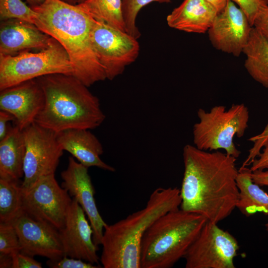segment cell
I'll list each match as a JSON object with an SVG mask.
<instances>
[{
    "label": "cell",
    "instance_id": "7c38bea8",
    "mask_svg": "<svg viewBox=\"0 0 268 268\" xmlns=\"http://www.w3.org/2000/svg\"><path fill=\"white\" fill-rule=\"evenodd\" d=\"M18 235L20 252L58 260L65 256L59 230L22 210L10 222Z\"/></svg>",
    "mask_w": 268,
    "mask_h": 268
},
{
    "label": "cell",
    "instance_id": "ac0fdd59",
    "mask_svg": "<svg viewBox=\"0 0 268 268\" xmlns=\"http://www.w3.org/2000/svg\"><path fill=\"white\" fill-rule=\"evenodd\" d=\"M89 130H64L57 133V139L64 150L68 151L85 167L95 166L110 172L115 171L114 167L101 159L100 156L103 153V146Z\"/></svg>",
    "mask_w": 268,
    "mask_h": 268
},
{
    "label": "cell",
    "instance_id": "e0dca14e",
    "mask_svg": "<svg viewBox=\"0 0 268 268\" xmlns=\"http://www.w3.org/2000/svg\"><path fill=\"white\" fill-rule=\"evenodd\" d=\"M52 39L53 37L29 22L17 19L1 21V54L14 55L32 49L42 50L47 48Z\"/></svg>",
    "mask_w": 268,
    "mask_h": 268
},
{
    "label": "cell",
    "instance_id": "ffe728a7",
    "mask_svg": "<svg viewBox=\"0 0 268 268\" xmlns=\"http://www.w3.org/2000/svg\"><path fill=\"white\" fill-rule=\"evenodd\" d=\"M25 144L23 130L10 127L0 140V178L19 182L23 177Z\"/></svg>",
    "mask_w": 268,
    "mask_h": 268
},
{
    "label": "cell",
    "instance_id": "83f0119b",
    "mask_svg": "<svg viewBox=\"0 0 268 268\" xmlns=\"http://www.w3.org/2000/svg\"><path fill=\"white\" fill-rule=\"evenodd\" d=\"M249 140L253 142V145L249 150L248 155L242 167L251 165L253 161L260 155L262 149L268 145V123L261 133L250 137Z\"/></svg>",
    "mask_w": 268,
    "mask_h": 268
},
{
    "label": "cell",
    "instance_id": "2e32d148",
    "mask_svg": "<svg viewBox=\"0 0 268 268\" xmlns=\"http://www.w3.org/2000/svg\"><path fill=\"white\" fill-rule=\"evenodd\" d=\"M0 91V110L13 115L22 130L35 122L44 105V91L37 78Z\"/></svg>",
    "mask_w": 268,
    "mask_h": 268
},
{
    "label": "cell",
    "instance_id": "cb8c5ba5",
    "mask_svg": "<svg viewBox=\"0 0 268 268\" xmlns=\"http://www.w3.org/2000/svg\"><path fill=\"white\" fill-rule=\"evenodd\" d=\"M21 210V185L0 178V222H10Z\"/></svg>",
    "mask_w": 268,
    "mask_h": 268
},
{
    "label": "cell",
    "instance_id": "30bf717a",
    "mask_svg": "<svg viewBox=\"0 0 268 268\" xmlns=\"http://www.w3.org/2000/svg\"><path fill=\"white\" fill-rule=\"evenodd\" d=\"M70 197L59 185L55 174L49 175L27 189L21 187L22 210L59 230L64 226Z\"/></svg>",
    "mask_w": 268,
    "mask_h": 268
},
{
    "label": "cell",
    "instance_id": "f546056e",
    "mask_svg": "<svg viewBox=\"0 0 268 268\" xmlns=\"http://www.w3.org/2000/svg\"><path fill=\"white\" fill-rule=\"evenodd\" d=\"M47 265L52 268H98L99 266L80 259L64 256L58 260H48Z\"/></svg>",
    "mask_w": 268,
    "mask_h": 268
},
{
    "label": "cell",
    "instance_id": "7a4b0ae2",
    "mask_svg": "<svg viewBox=\"0 0 268 268\" xmlns=\"http://www.w3.org/2000/svg\"><path fill=\"white\" fill-rule=\"evenodd\" d=\"M31 7L38 14L35 25L66 50L73 76L87 87L107 79L92 44L93 18L76 5L61 0H45L42 4Z\"/></svg>",
    "mask_w": 268,
    "mask_h": 268
},
{
    "label": "cell",
    "instance_id": "4dcf8cb0",
    "mask_svg": "<svg viewBox=\"0 0 268 268\" xmlns=\"http://www.w3.org/2000/svg\"><path fill=\"white\" fill-rule=\"evenodd\" d=\"M12 258V268H41V263L32 257L20 252L11 254Z\"/></svg>",
    "mask_w": 268,
    "mask_h": 268
},
{
    "label": "cell",
    "instance_id": "8992f818",
    "mask_svg": "<svg viewBox=\"0 0 268 268\" xmlns=\"http://www.w3.org/2000/svg\"><path fill=\"white\" fill-rule=\"evenodd\" d=\"M199 121L193 126L194 145L212 151L223 149L237 158L241 152L234 142L235 136L242 137L248 127L249 112L243 103L233 104L227 109L223 105L213 106L209 111L200 108Z\"/></svg>",
    "mask_w": 268,
    "mask_h": 268
},
{
    "label": "cell",
    "instance_id": "d6a6232c",
    "mask_svg": "<svg viewBox=\"0 0 268 268\" xmlns=\"http://www.w3.org/2000/svg\"><path fill=\"white\" fill-rule=\"evenodd\" d=\"M251 165L250 169L252 172L268 169V145L264 147L263 151L261 152Z\"/></svg>",
    "mask_w": 268,
    "mask_h": 268
},
{
    "label": "cell",
    "instance_id": "277c9868",
    "mask_svg": "<svg viewBox=\"0 0 268 268\" xmlns=\"http://www.w3.org/2000/svg\"><path fill=\"white\" fill-rule=\"evenodd\" d=\"M180 190L159 188L150 195L145 207L105 227L100 258L104 268H140L143 236L161 215L179 208Z\"/></svg>",
    "mask_w": 268,
    "mask_h": 268
},
{
    "label": "cell",
    "instance_id": "60d3db41",
    "mask_svg": "<svg viewBox=\"0 0 268 268\" xmlns=\"http://www.w3.org/2000/svg\"><path fill=\"white\" fill-rule=\"evenodd\" d=\"M84 0H78V3H81V2H83Z\"/></svg>",
    "mask_w": 268,
    "mask_h": 268
},
{
    "label": "cell",
    "instance_id": "6da1fadb",
    "mask_svg": "<svg viewBox=\"0 0 268 268\" xmlns=\"http://www.w3.org/2000/svg\"><path fill=\"white\" fill-rule=\"evenodd\" d=\"M183 156L180 209L203 215L216 223L227 218L239 200L237 158L191 144L184 146Z\"/></svg>",
    "mask_w": 268,
    "mask_h": 268
},
{
    "label": "cell",
    "instance_id": "484cf974",
    "mask_svg": "<svg viewBox=\"0 0 268 268\" xmlns=\"http://www.w3.org/2000/svg\"><path fill=\"white\" fill-rule=\"evenodd\" d=\"M171 0H122V9L126 32L135 38L140 33L136 26L135 20L139 10L144 6L154 1L167 2Z\"/></svg>",
    "mask_w": 268,
    "mask_h": 268
},
{
    "label": "cell",
    "instance_id": "1f68e13d",
    "mask_svg": "<svg viewBox=\"0 0 268 268\" xmlns=\"http://www.w3.org/2000/svg\"><path fill=\"white\" fill-rule=\"evenodd\" d=\"M253 27L268 43V5L264 7L256 16Z\"/></svg>",
    "mask_w": 268,
    "mask_h": 268
},
{
    "label": "cell",
    "instance_id": "d6986e66",
    "mask_svg": "<svg viewBox=\"0 0 268 268\" xmlns=\"http://www.w3.org/2000/svg\"><path fill=\"white\" fill-rule=\"evenodd\" d=\"M218 13L206 0H184L167 16L172 28L189 33L207 32Z\"/></svg>",
    "mask_w": 268,
    "mask_h": 268
},
{
    "label": "cell",
    "instance_id": "4316f807",
    "mask_svg": "<svg viewBox=\"0 0 268 268\" xmlns=\"http://www.w3.org/2000/svg\"><path fill=\"white\" fill-rule=\"evenodd\" d=\"M17 232L10 222H0V253L12 254L20 252Z\"/></svg>",
    "mask_w": 268,
    "mask_h": 268
},
{
    "label": "cell",
    "instance_id": "52a82bcc",
    "mask_svg": "<svg viewBox=\"0 0 268 268\" xmlns=\"http://www.w3.org/2000/svg\"><path fill=\"white\" fill-rule=\"evenodd\" d=\"M73 75L69 56L53 38L50 45L37 52L30 50L14 55L0 54V90L51 74Z\"/></svg>",
    "mask_w": 268,
    "mask_h": 268
},
{
    "label": "cell",
    "instance_id": "f1b7e54d",
    "mask_svg": "<svg viewBox=\"0 0 268 268\" xmlns=\"http://www.w3.org/2000/svg\"><path fill=\"white\" fill-rule=\"evenodd\" d=\"M245 13L250 24L253 25L254 20L260 10L268 5V0H231Z\"/></svg>",
    "mask_w": 268,
    "mask_h": 268
},
{
    "label": "cell",
    "instance_id": "5b68a950",
    "mask_svg": "<svg viewBox=\"0 0 268 268\" xmlns=\"http://www.w3.org/2000/svg\"><path fill=\"white\" fill-rule=\"evenodd\" d=\"M207 221L203 215L179 208L160 216L144 233L140 268H170L184 258Z\"/></svg>",
    "mask_w": 268,
    "mask_h": 268
},
{
    "label": "cell",
    "instance_id": "9a60e30c",
    "mask_svg": "<svg viewBox=\"0 0 268 268\" xmlns=\"http://www.w3.org/2000/svg\"><path fill=\"white\" fill-rule=\"evenodd\" d=\"M83 209L72 198L64 226L59 230L65 256L99 264L98 247L93 240V231Z\"/></svg>",
    "mask_w": 268,
    "mask_h": 268
},
{
    "label": "cell",
    "instance_id": "f35d334b",
    "mask_svg": "<svg viewBox=\"0 0 268 268\" xmlns=\"http://www.w3.org/2000/svg\"><path fill=\"white\" fill-rule=\"evenodd\" d=\"M64 2L72 5H76L78 3V0H61Z\"/></svg>",
    "mask_w": 268,
    "mask_h": 268
},
{
    "label": "cell",
    "instance_id": "44dd1931",
    "mask_svg": "<svg viewBox=\"0 0 268 268\" xmlns=\"http://www.w3.org/2000/svg\"><path fill=\"white\" fill-rule=\"evenodd\" d=\"M251 173L247 166L239 169L237 183L239 196L236 208L246 216L257 212L268 215V194L253 181Z\"/></svg>",
    "mask_w": 268,
    "mask_h": 268
},
{
    "label": "cell",
    "instance_id": "8d00e7d4",
    "mask_svg": "<svg viewBox=\"0 0 268 268\" xmlns=\"http://www.w3.org/2000/svg\"><path fill=\"white\" fill-rule=\"evenodd\" d=\"M211 4L217 11H221L226 6L229 0H206Z\"/></svg>",
    "mask_w": 268,
    "mask_h": 268
},
{
    "label": "cell",
    "instance_id": "d590c367",
    "mask_svg": "<svg viewBox=\"0 0 268 268\" xmlns=\"http://www.w3.org/2000/svg\"><path fill=\"white\" fill-rule=\"evenodd\" d=\"M12 255L0 253V268H12Z\"/></svg>",
    "mask_w": 268,
    "mask_h": 268
},
{
    "label": "cell",
    "instance_id": "d4e9b609",
    "mask_svg": "<svg viewBox=\"0 0 268 268\" xmlns=\"http://www.w3.org/2000/svg\"><path fill=\"white\" fill-rule=\"evenodd\" d=\"M37 13L21 0H0V19H17L35 24Z\"/></svg>",
    "mask_w": 268,
    "mask_h": 268
},
{
    "label": "cell",
    "instance_id": "4fadbf2b",
    "mask_svg": "<svg viewBox=\"0 0 268 268\" xmlns=\"http://www.w3.org/2000/svg\"><path fill=\"white\" fill-rule=\"evenodd\" d=\"M253 26L245 13L231 0L215 17L207 31L217 50L238 57L247 45Z\"/></svg>",
    "mask_w": 268,
    "mask_h": 268
},
{
    "label": "cell",
    "instance_id": "74e56055",
    "mask_svg": "<svg viewBox=\"0 0 268 268\" xmlns=\"http://www.w3.org/2000/svg\"><path fill=\"white\" fill-rule=\"evenodd\" d=\"M45 0H26L30 7L39 6L44 3Z\"/></svg>",
    "mask_w": 268,
    "mask_h": 268
},
{
    "label": "cell",
    "instance_id": "603a6c76",
    "mask_svg": "<svg viewBox=\"0 0 268 268\" xmlns=\"http://www.w3.org/2000/svg\"><path fill=\"white\" fill-rule=\"evenodd\" d=\"M76 5L95 20L127 32L122 0H85Z\"/></svg>",
    "mask_w": 268,
    "mask_h": 268
},
{
    "label": "cell",
    "instance_id": "ba28073f",
    "mask_svg": "<svg viewBox=\"0 0 268 268\" xmlns=\"http://www.w3.org/2000/svg\"><path fill=\"white\" fill-rule=\"evenodd\" d=\"M239 249L233 236L207 220L184 257L185 268H235Z\"/></svg>",
    "mask_w": 268,
    "mask_h": 268
},
{
    "label": "cell",
    "instance_id": "5bb4252c",
    "mask_svg": "<svg viewBox=\"0 0 268 268\" xmlns=\"http://www.w3.org/2000/svg\"><path fill=\"white\" fill-rule=\"evenodd\" d=\"M61 186L74 199L87 215L93 231V240L97 247L101 245L107 224L101 216L94 199L95 191L88 168L68 157L67 169L61 174Z\"/></svg>",
    "mask_w": 268,
    "mask_h": 268
},
{
    "label": "cell",
    "instance_id": "9c48e42d",
    "mask_svg": "<svg viewBox=\"0 0 268 268\" xmlns=\"http://www.w3.org/2000/svg\"><path fill=\"white\" fill-rule=\"evenodd\" d=\"M23 131L25 153L21 186L27 189L41 178L55 174L64 150L58 141L57 133L35 122Z\"/></svg>",
    "mask_w": 268,
    "mask_h": 268
},
{
    "label": "cell",
    "instance_id": "3957f363",
    "mask_svg": "<svg viewBox=\"0 0 268 268\" xmlns=\"http://www.w3.org/2000/svg\"><path fill=\"white\" fill-rule=\"evenodd\" d=\"M45 103L35 122L56 133L71 129L91 130L105 119L98 98L72 75L51 74L37 78Z\"/></svg>",
    "mask_w": 268,
    "mask_h": 268
},
{
    "label": "cell",
    "instance_id": "8fae6325",
    "mask_svg": "<svg viewBox=\"0 0 268 268\" xmlns=\"http://www.w3.org/2000/svg\"><path fill=\"white\" fill-rule=\"evenodd\" d=\"M91 40L98 60L109 80L121 74L139 54L137 39L102 22L95 20Z\"/></svg>",
    "mask_w": 268,
    "mask_h": 268
},
{
    "label": "cell",
    "instance_id": "e575fe53",
    "mask_svg": "<svg viewBox=\"0 0 268 268\" xmlns=\"http://www.w3.org/2000/svg\"><path fill=\"white\" fill-rule=\"evenodd\" d=\"M253 181L260 186L268 187V169L252 172Z\"/></svg>",
    "mask_w": 268,
    "mask_h": 268
},
{
    "label": "cell",
    "instance_id": "7402d4cb",
    "mask_svg": "<svg viewBox=\"0 0 268 268\" xmlns=\"http://www.w3.org/2000/svg\"><path fill=\"white\" fill-rule=\"evenodd\" d=\"M243 53L246 56L244 67L248 73L268 88V43L253 27Z\"/></svg>",
    "mask_w": 268,
    "mask_h": 268
},
{
    "label": "cell",
    "instance_id": "ab89813d",
    "mask_svg": "<svg viewBox=\"0 0 268 268\" xmlns=\"http://www.w3.org/2000/svg\"><path fill=\"white\" fill-rule=\"evenodd\" d=\"M266 230L268 231V222L265 224Z\"/></svg>",
    "mask_w": 268,
    "mask_h": 268
},
{
    "label": "cell",
    "instance_id": "836d02e7",
    "mask_svg": "<svg viewBox=\"0 0 268 268\" xmlns=\"http://www.w3.org/2000/svg\"><path fill=\"white\" fill-rule=\"evenodd\" d=\"M11 121L14 122L15 121L13 115L7 112L0 110V140L6 135L10 127L8 122Z\"/></svg>",
    "mask_w": 268,
    "mask_h": 268
}]
</instances>
